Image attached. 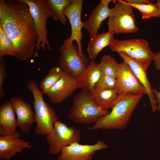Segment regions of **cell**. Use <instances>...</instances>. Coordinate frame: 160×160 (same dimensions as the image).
<instances>
[{"label": "cell", "instance_id": "cell-19", "mask_svg": "<svg viewBox=\"0 0 160 160\" xmlns=\"http://www.w3.org/2000/svg\"><path fill=\"white\" fill-rule=\"evenodd\" d=\"M101 74L98 66V64L95 60H91L89 64L76 79L77 88L92 90L98 81Z\"/></svg>", "mask_w": 160, "mask_h": 160}, {"label": "cell", "instance_id": "cell-8", "mask_svg": "<svg viewBox=\"0 0 160 160\" xmlns=\"http://www.w3.org/2000/svg\"><path fill=\"white\" fill-rule=\"evenodd\" d=\"M113 52H123L131 59L151 62L154 55L148 43L142 39H134L124 40L115 39L109 47Z\"/></svg>", "mask_w": 160, "mask_h": 160}, {"label": "cell", "instance_id": "cell-23", "mask_svg": "<svg viewBox=\"0 0 160 160\" xmlns=\"http://www.w3.org/2000/svg\"><path fill=\"white\" fill-rule=\"evenodd\" d=\"M63 72L59 65H56L49 69L48 74L39 84V87L44 95H46L49 89L59 80Z\"/></svg>", "mask_w": 160, "mask_h": 160}, {"label": "cell", "instance_id": "cell-32", "mask_svg": "<svg viewBox=\"0 0 160 160\" xmlns=\"http://www.w3.org/2000/svg\"><path fill=\"white\" fill-rule=\"evenodd\" d=\"M159 9L160 13V0H158L156 3Z\"/></svg>", "mask_w": 160, "mask_h": 160}, {"label": "cell", "instance_id": "cell-21", "mask_svg": "<svg viewBox=\"0 0 160 160\" xmlns=\"http://www.w3.org/2000/svg\"><path fill=\"white\" fill-rule=\"evenodd\" d=\"M97 104L102 108L111 109L118 96L115 89H102L95 87L89 91Z\"/></svg>", "mask_w": 160, "mask_h": 160}, {"label": "cell", "instance_id": "cell-6", "mask_svg": "<svg viewBox=\"0 0 160 160\" xmlns=\"http://www.w3.org/2000/svg\"><path fill=\"white\" fill-rule=\"evenodd\" d=\"M133 8L125 1L118 0L111 8L107 23L108 31L113 34L133 33L139 30Z\"/></svg>", "mask_w": 160, "mask_h": 160}, {"label": "cell", "instance_id": "cell-26", "mask_svg": "<svg viewBox=\"0 0 160 160\" xmlns=\"http://www.w3.org/2000/svg\"><path fill=\"white\" fill-rule=\"evenodd\" d=\"M129 5L139 11L142 15L143 19H149L152 17L160 18L159 12L156 3Z\"/></svg>", "mask_w": 160, "mask_h": 160}, {"label": "cell", "instance_id": "cell-12", "mask_svg": "<svg viewBox=\"0 0 160 160\" xmlns=\"http://www.w3.org/2000/svg\"><path fill=\"white\" fill-rule=\"evenodd\" d=\"M109 147L101 140L93 145H82L75 142L62 150L57 160H92L97 151Z\"/></svg>", "mask_w": 160, "mask_h": 160}, {"label": "cell", "instance_id": "cell-24", "mask_svg": "<svg viewBox=\"0 0 160 160\" xmlns=\"http://www.w3.org/2000/svg\"><path fill=\"white\" fill-rule=\"evenodd\" d=\"M7 55L16 57V50L12 41L0 25V57Z\"/></svg>", "mask_w": 160, "mask_h": 160}, {"label": "cell", "instance_id": "cell-3", "mask_svg": "<svg viewBox=\"0 0 160 160\" xmlns=\"http://www.w3.org/2000/svg\"><path fill=\"white\" fill-rule=\"evenodd\" d=\"M73 101L68 117L75 123L94 124L110 112L97 104L87 89H82L74 96Z\"/></svg>", "mask_w": 160, "mask_h": 160}, {"label": "cell", "instance_id": "cell-18", "mask_svg": "<svg viewBox=\"0 0 160 160\" xmlns=\"http://www.w3.org/2000/svg\"><path fill=\"white\" fill-rule=\"evenodd\" d=\"M15 113L9 101L3 103L0 107V126L6 136L19 138L20 135L16 130L18 125Z\"/></svg>", "mask_w": 160, "mask_h": 160}, {"label": "cell", "instance_id": "cell-7", "mask_svg": "<svg viewBox=\"0 0 160 160\" xmlns=\"http://www.w3.org/2000/svg\"><path fill=\"white\" fill-rule=\"evenodd\" d=\"M50 154L60 153L65 147L75 142H79L81 138L79 130L73 127H68L61 121H57L52 130L46 135Z\"/></svg>", "mask_w": 160, "mask_h": 160}, {"label": "cell", "instance_id": "cell-1", "mask_svg": "<svg viewBox=\"0 0 160 160\" xmlns=\"http://www.w3.org/2000/svg\"><path fill=\"white\" fill-rule=\"evenodd\" d=\"M0 25L12 41L17 59L34 56L38 37L26 3L22 0H0Z\"/></svg>", "mask_w": 160, "mask_h": 160}, {"label": "cell", "instance_id": "cell-20", "mask_svg": "<svg viewBox=\"0 0 160 160\" xmlns=\"http://www.w3.org/2000/svg\"><path fill=\"white\" fill-rule=\"evenodd\" d=\"M113 33L108 31L97 34L89 41L87 50L89 57L95 60L97 55L104 48L110 46L115 39Z\"/></svg>", "mask_w": 160, "mask_h": 160}, {"label": "cell", "instance_id": "cell-22", "mask_svg": "<svg viewBox=\"0 0 160 160\" xmlns=\"http://www.w3.org/2000/svg\"><path fill=\"white\" fill-rule=\"evenodd\" d=\"M49 6L51 17L53 20H59L65 25L67 21L66 16L63 13L65 7L70 4L73 0H47Z\"/></svg>", "mask_w": 160, "mask_h": 160}, {"label": "cell", "instance_id": "cell-5", "mask_svg": "<svg viewBox=\"0 0 160 160\" xmlns=\"http://www.w3.org/2000/svg\"><path fill=\"white\" fill-rule=\"evenodd\" d=\"M28 5L33 18L38 40L34 57H38V51L41 48L43 50L46 48L51 49L47 39L48 30L47 27V19L51 17L50 7L47 0H22Z\"/></svg>", "mask_w": 160, "mask_h": 160}, {"label": "cell", "instance_id": "cell-27", "mask_svg": "<svg viewBox=\"0 0 160 160\" xmlns=\"http://www.w3.org/2000/svg\"><path fill=\"white\" fill-rule=\"evenodd\" d=\"M116 85V78L101 73L95 87L108 89H115Z\"/></svg>", "mask_w": 160, "mask_h": 160}, {"label": "cell", "instance_id": "cell-10", "mask_svg": "<svg viewBox=\"0 0 160 160\" xmlns=\"http://www.w3.org/2000/svg\"><path fill=\"white\" fill-rule=\"evenodd\" d=\"M83 0H73L72 2L64 9L63 13L68 19L71 27L70 36L64 41V44L70 46L75 41L77 43L79 55L83 56L81 41L83 35L81 30L83 28L81 21Z\"/></svg>", "mask_w": 160, "mask_h": 160}, {"label": "cell", "instance_id": "cell-15", "mask_svg": "<svg viewBox=\"0 0 160 160\" xmlns=\"http://www.w3.org/2000/svg\"><path fill=\"white\" fill-rule=\"evenodd\" d=\"M9 101L17 115L18 127L23 132L29 133L35 122L31 104L19 97H12Z\"/></svg>", "mask_w": 160, "mask_h": 160}, {"label": "cell", "instance_id": "cell-25", "mask_svg": "<svg viewBox=\"0 0 160 160\" xmlns=\"http://www.w3.org/2000/svg\"><path fill=\"white\" fill-rule=\"evenodd\" d=\"M117 63L114 57L109 55H104L98 66L102 73L116 78Z\"/></svg>", "mask_w": 160, "mask_h": 160}, {"label": "cell", "instance_id": "cell-31", "mask_svg": "<svg viewBox=\"0 0 160 160\" xmlns=\"http://www.w3.org/2000/svg\"><path fill=\"white\" fill-rule=\"evenodd\" d=\"M153 90L156 103V110L160 112V91H158L155 88Z\"/></svg>", "mask_w": 160, "mask_h": 160}, {"label": "cell", "instance_id": "cell-30", "mask_svg": "<svg viewBox=\"0 0 160 160\" xmlns=\"http://www.w3.org/2000/svg\"><path fill=\"white\" fill-rule=\"evenodd\" d=\"M125 1L129 4H141L153 3V1L149 0H126Z\"/></svg>", "mask_w": 160, "mask_h": 160}, {"label": "cell", "instance_id": "cell-17", "mask_svg": "<svg viewBox=\"0 0 160 160\" xmlns=\"http://www.w3.org/2000/svg\"><path fill=\"white\" fill-rule=\"evenodd\" d=\"M29 143L19 138L8 136L0 137V159L9 160L17 153L25 148L30 149Z\"/></svg>", "mask_w": 160, "mask_h": 160}, {"label": "cell", "instance_id": "cell-9", "mask_svg": "<svg viewBox=\"0 0 160 160\" xmlns=\"http://www.w3.org/2000/svg\"><path fill=\"white\" fill-rule=\"evenodd\" d=\"M59 65L62 69L75 79L81 74L89 64V58L85 55L81 56L75 44L68 46L63 44L59 48Z\"/></svg>", "mask_w": 160, "mask_h": 160}, {"label": "cell", "instance_id": "cell-29", "mask_svg": "<svg viewBox=\"0 0 160 160\" xmlns=\"http://www.w3.org/2000/svg\"><path fill=\"white\" fill-rule=\"evenodd\" d=\"M153 60L156 69L160 71V51L154 53ZM159 79H160V76Z\"/></svg>", "mask_w": 160, "mask_h": 160}, {"label": "cell", "instance_id": "cell-28", "mask_svg": "<svg viewBox=\"0 0 160 160\" xmlns=\"http://www.w3.org/2000/svg\"><path fill=\"white\" fill-rule=\"evenodd\" d=\"M6 62L3 57H0V97L4 96L3 90L4 83L6 77L7 73L5 67Z\"/></svg>", "mask_w": 160, "mask_h": 160}, {"label": "cell", "instance_id": "cell-14", "mask_svg": "<svg viewBox=\"0 0 160 160\" xmlns=\"http://www.w3.org/2000/svg\"><path fill=\"white\" fill-rule=\"evenodd\" d=\"M77 88L76 79L63 71L60 79L46 95L52 103H60L71 96Z\"/></svg>", "mask_w": 160, "mask_h": 160}, {"label": "cell", "instance_id": "cell-16", "mask_svg": "<svg viewBox=\"0 0 160 160\" xmlns=\"http://www.w3.org/2000/svg\"><path fill=\"white\" fill-rule=\"evenodd\" d=\"M111 0H101L92 10L88 19L82 22L83 28L89 33L90 39L97 34L103 22L108 17L111 8L108 6Z\"/></svg>", "mask_w": 160, "mask_h": 160}, {"label": "cell", "instance_id": "cell-2", "mask_svg": "<svg viewBox=\"0 0 160 160\" xmlns=\"http://www.w3.org/2000/svg\"><path fill=\"white\" fill-rule=\"evenodd\" d=\"M143 95L132 93L118 95L111 112L100 118L94 124L92 129L120 130L125 129Z\"/></svg>", "mask_w": 160, "mask_h": 160}, {"label": "cell", "instance_id": "cell-11", "mask_svg": "<svg viewBox=\"0 0 160 160\" xmlns=\"http://www.w3.org/2000/svg\"><path fill=\"white\" fill-rule=\"evenodd\" d=\"M115 89L118 95L132 93L146 94L145 90L129 65L123 61L117 63Z\"/></svg>", "mask_w": 160, "mask_h": 160}, {"label": "cell", "instance_id": "cell-13", "mask_svg": "<svg viewBox=\"0 0 160 160\" xmlns=\"http://www.w3.org/2000/svg\"><path fill=\"white\" fill-rule=\"evenodd\" d=\"M118 54L123 61L129 65L138 80L144 88L150 100L152 111L155 112L156 111V103L153 89L147 76V71L151 62L131 59L122 52Z\"/></svg>", "mask_w": 160, "mask_h": 160}, {"label": "cell", "instance_id": "cell-4", "mask_svg": "<svg viewBox=\"0 0 160 160\" xmlns=\"http://www.w3.org/2000/svg\"><path fill=\"white\" fill-rule=\"evenodd\" d=\"M26 87L31 92L33 97V103L36 123L34 133L37 135L46 136L52 130L58 117L54 109L45 101L44 93L34 81L29 80Z\"/></svg>", "mask_w": 160, "mask_h": 160}]
</instances>
